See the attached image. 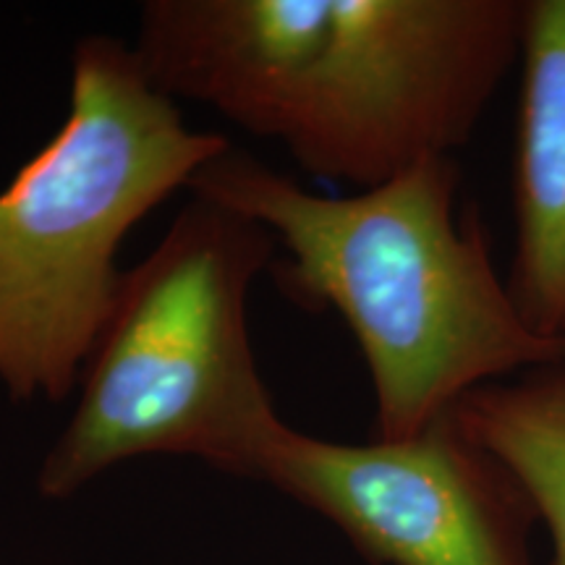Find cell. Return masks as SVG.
<instances>
[{
	"label": "cell",
	"mask_w": 565,
	"mask_h": 565,
	"mask_svg": "<svg viewBox=\"0 0 565 565\" xmlns=\"http://www.w3.org/2000/svg\"><path fill=\"white\" fill-rule=\"evenodd\" d=\"M529 0H147L137 58L303 171L380 186L454 158L521 61Z\"/></svg>",
	"instance_id": "6da1fadb"
},
{
	"label": "cell",
	"mask_w": 565,
	"mask_h": 565,
	"mask_svg": "<svg viewBox=\"0 0 565 565\" xmlns=\"http://www.w3.org/2000/svg\"><path fill=\"white\" fill-rule=\"evenodd\" d=\"M458 186V162L433 158L359 194L322 196L231 147L189 192L286 246L280 288L343 317L372 380L377 440H408L466 393L565 359L563 341L519 315L475 210L456 215Z\"/></svg>",
	"instance_id": "7a4b0ae2"
},
{
	"label": "cell",
	"mask_w": 565,
	"mask_h": 565,
	"mask_svg": "<svg viewBox=\"0 0 565 565\" xmlns=\"http://www.w3.org/2000/svg\"><path fill=\"white\" fill-rule=\"evenodd\" d=\"M228 150L183 124L124 40H79L66 121L0 192V383L13 398L58 404L79 385L124 238Z\"/></svg>",
	"instance_id": "3957f363"
},
{
	"label": "cell",
	"mask_w": 565,
	"mask_h": 565,
	"mask_svg": "<svg viewBox=\"0 0 565 565\" xmlns=\"http://www.w3.org/2000/svg\"><path fill=\"white\" fill-rule=\"evenodd\" d=\"M273 252L270 231L223 204L194 196L179 212L121 275L74 414L40 469L45 498H68L139 456H194L254 477L282 424L246 320Z\"/></svg>",
	"instance_id": "277c9868"
},
{
	"label": "cell",
	"mask_w": 565,
	"mask_h": 565,
	"mask_svg": "<svg viewBox=\"0 0 565 565\" xmlns=\"http://www.w3.org/2000/svg\"><path fill=\"white\" fill-rule=\"evenodd\" d=\"M254 477L385 565H532L524 487L454 416L408 440H320L280 424Z\"/></svg>",
	"instance_id": "5b68a950"
},
{
	"label": "cell",
	"mask_w": 565,
	"mask_h": 565,
	"mask_svg": "<svg viewBox=\"0 0 565 565\" xmlns=\"http://www.w3.org/2000/svg\"><path fill=\"white\" fill-rule=\"evenodd\" d=\"M521 68L508 288L536 335L565 343V0L526 3Z\"/></svg>",
	"instance_id": "8992f818"
},
{
	"label": "cell",
	"mask_w": 565,
	"mask_h": 565,
	"mask_svg": "<svg viewBox=\"0 0 565 565\" xmlns=\"http://www.w3.org/2000/svg\"><path fill=\"white\" fill-rule=\"evenodd\" d=\"M450 416L524 487L565 565V359L477 387Z\"/></svg>",
	"instance_id": "52a82bcc"
}]
</instances>
